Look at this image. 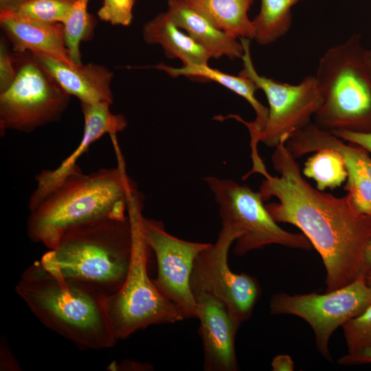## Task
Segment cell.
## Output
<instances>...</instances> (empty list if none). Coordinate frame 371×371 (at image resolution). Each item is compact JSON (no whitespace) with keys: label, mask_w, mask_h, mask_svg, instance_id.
Here are the masks:
<instances>
[{"label":"cell","mask_w":371,"mask_h":371,"mask_svg":"<svg viewBox=\"0 0 371 371\" xmlns=\"http://www.w3.org/2000/svg\"><path fill=\"white\" fill-rule=\"evenodd\" d=\"M243 234L238 228L222 226L216 242L196 257L190 277L194 297L204 294L217 299L239 326L251 317L260 293L254 277L236 273L229 267V250Z\"/></svg>","instance_id":"cell-11"},{"label":"cell","mask_w":371,"mask_h":371,"mask_svg":"<svg viewBox=\"0 0 371 371\" xmlns=\"http://www.w3.org/2000/svg\"><path fill=\"white\" fill-rule=\"evenodd\" d=\"M31 53L57 84L80 102L113 103L111 83L113 73L105 66L92 63L71 65L41 53Z\"/></svg>","instance_id":"cell-15"},{"label":"cell","mask_w":371,"mask_h":371,"mask_svg":"<svg viewBox=\"0 0 371 371\" xmlns=\"http://www.w3.org/2000/svg\"><path fill=\"white\" fill-rule=\"evenodd\" d=\"M300 1L261 0L260 12L252 20L254 39L265 45L286 34L292 23L291 9Z\"/></svg>","instance_id":"cell-21"},{"label":"cell","mask_w":371,"mask_h":371,"mask_svg":"<svg viewBox=\"0 0 371 371\" xmlns=\"http://www.w3.org/2000/svg\"><path fill=\"white\" fill-rule=\"evenodd\" d=\"M5 35L0 38V92L7 89L16 76L14 52Z\"/></svg>","instance_id":"cell-28"},{"label":"cell","mask_w":371,"mask_h":371,"mask_svg":"<svg viewBox=\"0 0 371 371\" xmlns=\"http://www.w3.org/2000/svg\"><path fill=\"white\" fill-rule=\"evenodd\" d=\"M111 138L118 161L116 168L85 174L77 165L29 209L26 229L32 242L54 249L71 227L104 216L126 218L129 199L138 190L126 173L116 136Z\"/></svg>","instance_id":"cell-2"},{"label":"cell","mask_w":371,"mask_h":371,"mask_svg":"<svg viewBox=\"0 0 371 371\" xmlns=\"http://www.w3.org/2000/svg\"><path fill=\"white\" fill-rule=\"evenodd\" d=\"M340 365L371 363V346L354 353H347L338 360Z\"/></svg>","instance_id":"cell-31"},{"label":"cell","mask_w":371,"mask_h":371,"mask_svg":"<svg viewBox=\"0 0 371 371\" xmlns=\"http://www.w3.org/2000/svg\"><path fill=\"white\" fill-rule=\"evenodd\" d=\"M167 3L166 12L172 21L202 46L211 58H242L244 47L240 41L216 27L186 0H168Z\"/></svg>","instance_id":"cell-17"},{"label":"cell","mask_w":371,"mask_h":371,"mask_svg":"<svg viewBox=\"0 0 371 371\" xmlns=\"http://www.w3.org/2000/svg\"><path fill=\"white\" fill-rule=\"evenodd\" d=\"M132 246L128 215L123 220L104 216L67 229L40 261L52 274L87 284L108 297L124 282Z\"/></svg>","instance_id":"cell-4"},{"label":"cell","mask_w":371,"mask_h":371,"mask_svg":"<svg viewBox=\"0 0 371 371\" xmlns=\"http://www.w3.org/2000/svg\"><path fill=\"white\" fill-rule=\"evenodd\" d=\"M1 370H21L5 341H1Z\"/></svg>","instance_id":"cell-32"},{"label":"cell","mask_w":371,"mask_h":371,"mask_svg":"<svg viewBox=\"0 0 371 371\" xmlns=\"http://www.w3.org/2000/svg\"><path fill=\"white\" fill-rule=\"evenodd\" d=\"M218 205L222 226L238 228L243 234L235 242L234 252L243 256L271 244L310 250L312 244L304 234L281 228L269 213L259 192L227 179H204Z\"/></svg>","instance_id":"cell-8"},{"label":"cell","mask_w":371,"mask_h":371,"mask_svg":"<svg viewBox=\"0 0 371 371\" xmlns=\"http://www.w3.org/2000/svg\"><path fill=\"white\" fill-rule=\"evenodd\" d=\"M365 60L368 69V71L371 75V51L365 52Z\"/></svg>","instance_id":"cell-36"},{"label":"cell","mask_w":371,"mask_h":371,"mask_svg":"<svg viewBox=\"0 0 371 371\" xmlns=\"http://www.w3.org/2000/svg\"><path fill=\"white\" fill-rule=\"evenodd\" d=\"M84 117L82 139L66 159L56 168L43 170L35 176L36 188L30 196L28 209L35 206L63 178L78 164V159L89 146L105 134L116 135L125 129L127 121L121 114H113L107 102H80Z\"/></svg>","instance_id":"cell-14"},{"label":"cell","mask_w":371,"mask_h":371,"mask_svg":"<svg viewBox=\"0 0 371 371\" xmlns=\"http://www.w3.org/2000/svg\"><path fill=\"white\" fill-rule=\"evenodd\" d=\"M370 305L371 289L362 274L350 284L324 294L277 293L270 300L269 308L273 315H293L306 321L315 334L319 352L331 361L329 341L334 331Z\"/></svg>","instance_id":"cell-10"},{"label":"cell","mask_w":371,"mask_h":371,"mask_svg":"<svg viewBox=\"0 0 371 371\" xmlns=\"http://www.w3.org/2000/svg\"><path fill=\"white\" fill-rule=\"evenodd\" d=\"M271 367L274 371H292L294 370V363L290 356L278 355L273 357Z\"/></svg>","instance_id":"cell-33"},{"label":"cell","mask_w":371,"mask_h":371,"mask_svg":"<svg viewBox=\"0 0 371 371\" xmlns=\"http://www.w3.org/2000/svg\"><path fill=\"white\" fill-rule=\"evenodd\" d=\"M240 41L244 54L241 58L243 69L239 74L262 89L269 102L266 126L262 132L250 135V146H258L262 142L275 148L284 136L290 137L311 122L323 98L315 76H306L299 84L292 85L258 74L251 59L250 40L240 38Z\"/></svg>","instance_id":"cell-9"},{"label":"cell","mask_w":371,"mask_h":371,"mask_svg":"<svg viewBox=\"0 0 371 371\" xmlns=\"http://www.w3.org/2000/svg\"><path fill=\"white\" fill-rule=\"evenodd\" d=\"M144 238L155 254L157 276L153 280L159 293L183 312L186 319L196 317V303L190 277L198 255L210 243L191 242L166 232L162 222L142 217Z\"/></svg>","instance_id":"cell-12"},{"label":"cell","mask_w":371,"mask_h":371,"mask_svg":"<svg viewBox=\"0 0 371 371\" xmlns=\"http://www.w3.org/2000/svg\"><path fill=\"white\" fill-rule=\"evenodd\" d=\"M341 156L348 172L344 189L359 212L371 216V177L358 161L348 156Z\"/></svg>","instance_id":"cell-24"},{"label":"cell","mask_w":371,"mask_h":371,"mask_svg":"<svg viewBox=\"0 0 371 371\" xmlns=\"http://www.w3.org/2000/svg\"><path fill=\"white\" fill-rule=\"evenodd\" d=\"M315 153L304 163L303 174L315 180L317 189L320 191L341 186L348 177L341 155L329 148Z\"/></svg>","instance_id":"cell-22"},{"label":"cell","mask_w":371,"mask_h":371,"mask_svg":"<svg viewBox=\"0 0 371 371\" xmlns=\"http://www.w3.org/2000/svg\"><path fill=\"white\" fill-rule=\"evenodd\" d=\"M181 30L165 12L148 21L142 34L146 43L160 45L168 57L180 59L183 65H207V52Z\"/></svg>","instance_id":"cell-19"},{"label":"cell","mask_w":371,"mask_h":371,"mask_svg":"<svg viewBox=\"0 0 371 371\" xmlns=\"http://www.w3.org/2000/svg\"><path fill=\"white\" fill-rule=\"evenodd\" d=\"M364 261L368 269H371V240L365 250Z\"/></svg>","instance_id":"cell-35"},{"label":"cell","mask_w":371,"mask_h":371,"mask_svg":"<svg viewBox=\"0 0 371 371\" xmlns=\"http://www.w3.org/2000/svg\"><path fill=\"white\" fill-rule=\"evenodd\" d=\"M154 67L173 77L179 76L194 77L214 81L224 86L245 99L256 113V118L251 122L245 121L237 115H229L227 117L234 118L244 124L248 128L250 135L260 133L265 129L268 119L269 109L256 98L255 92L258 88L249 78L240 74L238 76L227 74L212 69L207 65H183L176 68L160 63Z\"/></svg>","instance_id":"cell-18"},{"label":"cell","mask_w":371,"mask_h":371,"mask_svg":"<svg viewBox=\"0 0 371 371\" xmlns=\"http://www.w3.org/2000/svg\"><path fill=\"white\" fill-rule=\"evenodd\" d=\"M315 76L323 98L317 126L371 132V75L357 36L326 50Z\"/></svg>","instance_id":"cell-5"},{"label":"cell","mask_w":371,"mask_h":371,"mask_svg":"<svg viewBox=\"0 0 371 371\" xmlns=\"http://www.w3.org/2000/svg\"><path fill=\"white\" fill-rule=\"evenodd\" d=\"M371 1V0H370Z\"/></svg>","instance_id":"cell-38"},{"label":"cell","mask_w":371,"mask_h":371,"mask_svg":"<svg viewBox=\"0 0 371 371\" xmlns=\"http://www.w3.org/2000/svg\"><path fill=\"white\" fill-rule=\"evenodd\" d=\"M366 281L371 289V269H368L365 274Z\"/></svg>","instance_id":"cell-37"},{"label":"cell","mask_w":371,"mask_h":371,"mask_svg":"<svg viewBox=\"0 0 371 371\" xmlns=\"http://www.w3.org/2000/svg\"><path fill=\"white\" fill-rule=\"evenodd\" d=\"M30 0H0V12L15 13Z\"/></svg>","instance_id":"cell-34"},{"label":"cell","mask_w":371,"mask_h":371,"mask_svg":"<svg viewBox=\"0 0 371 371\" xmlns=\"http://www.w3.org/2000/svg\"><path fill=\"white\" fill-rule=\"evenodd\" d=\"M326 147L334 149L341 155L348 156L358 161L371 177V158L361 148L347 145L343 139L336 136H332L328 139Z\"/></svg>","instance_id":"cell-29"},{"label":"cell","mask_w":371,"mask_h":371,"mask_svg":"<svg viewBox=\"0 0 371 371\" xmlns=\"http://www.w3.org/2000/svg\"><path fill=\"white\" fill-rule=\"evenodd\" d=\"M75 1L76 0H30L14 14L37 21L63 24L71 13Z\"/></svg>","instance_id":"cell-25"},{"label":"cell","mask_w":371,"mask_h":371,"mask_svg":"<svg viewBox=\"0 0 371 371\" xmlns=\"http://www.w3.org/2000/svg\"><path fill=\"white\" fill-rule=\"evenodd\" d=\"M337 137L360 146L371 153V132H357L345 129L330 131Z\"/></svg>","instance_id":"cell-30"},{"label":"cell","mask_w":371,"mask_h":371,"mask_svg":"<svg viewBox=\"0 0 371 371\" xmlns=\"http://www.w3.org/2000/svg\"><path fill=\"white\" fill-rule=\"evenodd\" d=\"M284 136L275 147L273 166L280 176L270 175L264 162L248 172L264 177L259 193L277 223L298 227L319 254L326 271V291L346 286L368 268L366 248L371 240V216L359 212L347 194L335 197L313 188L302 177Z\"/></svg>","instance_id":"cell-1"},{"label":"cell","mask_w":371,"mask_h":371,"mask_svg":"<svg viewBox=\"0 0 371 371\" xmlns=\"http://www.w3.org/2000/svg\"><path fill=\"white\" fill-rule=\"evenodd\" d=\"M143 199L137 191L129 199L127 212L133 232L130 265L122 287L105 300L107 317L117 341L151 325L186 319L181 309L159 293L149 277L148 265L153 251L142 229Z\"/></svg>","instance_id":"cell-6"},{"label":"cell","mask_w":371,"mask_h":371,"mask_svg":"<svg viewBox=\"0 0 371 371\" xmlns=\"http://www.w3.org/2000/svg\"><path fill=\"white\" fill-rule=\"evenodd\" d=\"M207 371H236L235 337L238 325L219 300L208 295L194 296Z\"/></svg>","instance_id":"cell-13"},{"label":"cell","mask_w":371,"mask_h":371,"mask_svg":"<svg viewBox=\"0 0 371 371\" xmlns=\"http://www.w3.org/2000/svg\"><path fill=\"white\" fill-rule=\"evenodd\" d=\"M89 0H76L73 9L63 23L65 40L69 57L77 65H82L80 44L90 41L97 24L88 12Z\"/></svg>","instance_id":"cell-23"},{"label":"cell","mask_w":371,"mask_h":371,"mask_svg":"<svg viewBox=\"0 0 371 371\" xmlns=\"http://www.w3.org/2000/svg\"><path fill=\"white\" fill-rule=\"evenodd\" d=\"M216 27L235 38H254L248 11L253 0H186Z\"/></svg>","instance_id":"cell-20"},{"label":"cell","mask_w":371,"mask_h":371,"mask_svg":"<svg viewBox=\"0 0 371 371\" xmlns=\"http://www.w3.org/2000/svg\"><path fill=\"white\" fill-rule=\"evenodd\" d=\"M136 0H102L98 11V18L114 25H129L133 20V8Z\"/></svg>","instance_id":"cell-27"},{"label":"cell","mask_w":371,"mask_h":371,"mask_svg":"<svg viewBox=\"0 0 371 371\" xmlns=\"http://www.w3.org/2000/svg\"><path fill=\"white\" fill-rule=\"evenodd\" d=\"M0 26L14 52L41 53L75 65L66 47L63 24L44 23L14 13L0 12Z\"/></svg>","instance_id":"cell-16"},{"label":"cell","mask_w":371,"mask_h":371,"mask_svg":"<svg viewBox=\"0 0 371 371\" xmlns=\"http://www.w3.org/2000/svg\"><path fill=\"white\" fill-rule=\"evenodd\" d=\"M348 353L359 352L371 346V305L360 315L343 326Z\"/></svg>","instance_id":"cell-26"},{"label":"cell","mask_w":371,"mask_h":371,"mask_svg":"<svg viewBox=\"0 0 371 371\" xmlns=\"http://www.w3.org/2000/svg\"><path fill=\"white\" fill-rule=\"evenodd\" d=\"M15 291L43 325L80 348L106 349L117 341L106 311V296L52 274L40 260L24 270Z\"/></svg>","instance_id":"cell-3"},{"label":"cell","mask_w":371,"mask_h":371,"mask_svg":"<svg viewBox=\"0 0 371 371\" xmlns=\"http://www.w3.org/2000/svg\"><path fill=\"white\" fill-rule=\"evenodd\" d=\"M16 76L0 92V135L8 130L31 133L58 121L71 95L38 63L33 54L15 53Z\"/></svg>","instance_id":"cell-7"}]
</instances>
